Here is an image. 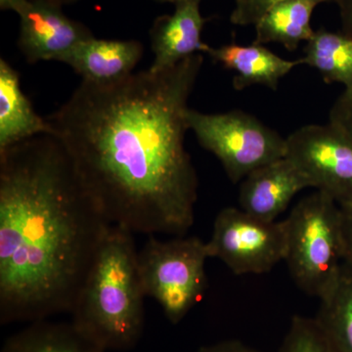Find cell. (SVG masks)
<instances>
[{
	"label": "cell",
	"instance_id": "5",
	"mask_svg": "<svg viewBox=\"0 0 352 352\" xmlns=\"http://www.w3.org/2000/svg\"><path fill=\"white\" fill-rule=\"evenodd\" d=\"M208 258L207 242L185 236L170 240L149 236L138 252L145 296L159 303L171 324L180 323L203 298Z\"/></svg>",
	"mask_w": 352,
	"mask_h": 352
},
{
	"label": "cell",
	"instance_id": "1",
	"mask_svg": "<svg viewBox=\"0 0 352 352\" xmlns=\"http://www.w3.org/2000/svg\"><path fill=\"white\" fill-rule=\"evenodd\" d=\"M203 54L120 82L82 80L46 118L78 182L111 226L182 237L195 221L198 176L185 147Z\"/></svg>",
	"mask_w": 352,
	"mask_h": 352
},
{
	"label": "cell",
	"instance_id": "4",
	"mask_svg": "<svg viewBox=\"0 0 352 352\" xmlns=\"http://www.w3.org/2000/svg\"><path fill=\"white\" fill-rule=\"evenodd\" d=\"M284 222L289 275L303 293L320 300L344 263L340 205L316 190L298 201Z\"/></svg>",
	"mask_w": 352,
	"mask_h": 352
},
{
	"label": "cell",
	"instance_id": "27",
	"mask_svg": "<svg viewBox=\"0 0 352 352\" xmlns=\"http://www.w3.org/2000/svg\"><path fill=\"white\" fill-rule=\"evenodd\" d=\"M57 1H59L60 3L63 6V4L73 3V2L76 1V0H57Z\"/></svg>",
	"mask_w": 352,
	"mask_h": 352
},
{
	"label": "cell",
	"instance_id": "14",
	"mask_svg": "<svg viewBox=\"0 0 352 352\" xmlns=\"http://www.w3.org/2000/svg\"><path fill=\"white\" fill-rule=\"evenodd\" d=\"M43 134H51L50 122L32 108L19 74L0 60V151Z\"/></svg>",
	"mask_w": 352,
	"mask_h": 352
},
{
	"label": "cell",
	"instance_id": "13",
	"mask_svg": "<svg viewBox=\"0 0 352 352\" xmlns=\"http://www.w3.org/2000/svg\"><path fill=\"white\" fill-rule=\"evenodd\" d=\"M215 63L235 72L233 87L243 90L252 85H263L276 90L280 80L295 67L303 64L302 59L289 61L278 56L261 44L241 45L236 43L212 48L208 53Z\"/></svg>",
	"mask_w": 352,
	"mask_h": 352
},
{
	"label": "cell",
	"instance_id": "3",
	"mask_svg": "<svg viewBox=\"0 0 352 352\" xmlns=\"http://www.w3.org/2000/svg\"><path fill=\"white\" fill-rule=\"evenodd\" d=\"M145 296L133 234L112 226L76 298L71 323L105 352L129 351L142 336Z\"/></svg>",
	"mask_w": 352,
	"mask_h": 352
},
{
	"label": "cell",
	"instance_id": "9",
	"mask_svg": "<svg viewBox=\"0 0 352 352\" xmlns=\"http://www.w3.org/2000/svg\"><path fill=\"white\" fill-rule=\"evenodd\" d=\"M20 19L19 45L29 63L58 61L94 34L69 19L57 0H23L16 8Z\"/></svg>",
	"mask_w": 352,
	"mask_h": 352
},
{
	"label": "cell",
	"instance_id": "10",
	"mask_svg": "<svg viewBox=\"0 0 352 352\" xmlns=\"http://www.w3.org/2000/svg\"><path fill=\"white\" fill-rule=\"evenodd\" d=\"M240 183L239 208L265 221H276L296 194L312 188L307 176L288 157L252 171Z\"/></svg>",
	"mask_w": 352,
	"mask_h": 352
},
{
	"label": "cell",
	"instance_id": "18",
	"mask_svg": "<svg viewBox=\"0 0 352 352\" xmlns=\"http://www.w3.org/2000/svg\"><path fill=\"white\" fill-rule=\"evenodd\" d=\"M303 64L316 69L324 82L352 87V38L344 32L319 29L305 48Z\"/></svg>",
	"mask_w": 352,
	"mask_h": 352
},
{
	"label": "cell",
	"instance_id": "23",
	"mask_svg": "<svg viewBox=\"0 0 352 352\" xmlns=\"http://www.w3.org/2000/svg\"><path fill=\"white\" fill-rule=\"evenodd\" d=\"M197 352H261L238 340H223L210 346H201Z\"/></svg>",
	"mask_w": 352,
	"mask_h": 352
},
{
	"label": "cell",
	"instance_id": "17",
	"mask_svg": "<svg viewBox=\"0 0 352 352\" xmlns=\"http://www.w3.org/2000/svg\"><path fill=\"white\" fill-rule=\"evenodd\" d=\"M1 352H105L78 332L73 324L32 322L6 340Z\"/></svg>",
	"mask_w": 352,
	"mask_h": 352
},
{
	"label": "cell",
	"instance_id": "12",
	"mask_svg": "<svg viewBox=\"0 0 352 352\" xmlns=\"http://www.w3.org/2000/svg\"><path fill=\"white\" fill-rule=\"evenodd\" d=\"M143 55L138 41L88 38L65 54L59 62L69 65L85 82L111 85L132 75Z\"/></svg>",
	"mask_w": 352,
	"mask_h": 352
},
{
	"label": "cell",
	"instance_id": "22",
	"mask_svg": "<svg viewBox=\"0 0 352 352\" xmlns=\"http://www.w3.org/2000/svg\"><path fill=\"white\" fill-rule=\"evenodd\" d=\"M344 263L352 268V203L340 205Z\"/></svg>",
	"mask_w": 352,
	"mask_h": 352
},
{
	"label": "cell",
	"instance_id": "19",
	"mask_svg": "<svg viewBox=\"0 0 352 352\" xmlns=\"http://www.w3.org/2000/svg\"><path fill=\"white\" fill-rule=\"evenodd\" d=\"M278 352H335L314 318L296 316Z\"/></svg>",
	"mask_w": 352,
	"mask_h": 352
},
{
	"label": "cell",
	"instance_id": "2",
	"mask_svg": "<svg viewBox=\"0 0 352 352\" xmlns=\"http://www.w3.org/2000/svg\"><path fill=\"white\" fill-rule=\"evenodd\" d=\"M111 226L54 136L0 151V323L71 314Z\"/></svg>",
	"mask_w": 352,
	"mask_h": 352
},
{
	"label": "cell",
	"instance_id": "11",
	"mask_svg": "<svg viewBox=\"0 0 352 352\" xmlns=\"http://www.w3.org/2000/svg\"><path fill=\"white\" fill-rule=\"evenodd\" d=\"M201 0H182L175 3L170 15L160 16L150 31L154 60L149 71L161 73L183 60L212 47L201 41V32L208 18L201 16Z\"/></svg>",
	"mask_w": 352,
	"mask_h": 352
},
{
	"label": "cell",
	"instance_id": "7",
	"mask_svg": "<svg viewBox=\"0 0 352 352\" xmlns=\"http://www.w3.org/2000/svg\"><path fill=\"white\" fill-rule=\"evenodd\" d=\"M287 234L284 220L265 221L240 208L217 214L210 239V258L222 261L234 274H264L284 261Z\"/></svg>",
	"mask_w": 352,
	"mask_h": 352
},
{
	"label": "cell",
	"instance_id": "24",
	"mask_svg": "<svg viewBox=\"0 0 352 352\" xmlns=\"http://www.w3.org/2000/svg\"><path fill=\"white\" fill-rule=\"evenodd\" d=\"M339 6L342 32L352 38V0H335Z\"/></svg>",
	"mask_w": 352,
	"mask_h": 352
},
{
	"label": "cell",
	"instance_id": "21",
	"mask_svg": "<svg viewBox=\"0 0 352 352\" xmlns=\"http://www.w3.org/2000/svg\"><path fill=\"white\" fill-rule=\"evenodd\" d=\"M329 122L352 136V87L346 88L333 103Z\"/></svg>",
	"mask_w": 352,
	"mask_h": 352
},
{
	"label": "cell",
	"instance_id": "20",
	"mask_svg": "<svg viewBox=\"0 0 352 352\" xmlns=\"http://www.w3.org/2000/svg\"><path fill=\"white\" fill-rule=\"evenodd\" d=\"M283 0H235L230 21L234 25H256L271 6ZM335 2V0H325Z\"/></svg>",
	"mask_w": 352,
	"mask_h": 352
},
{
	"label": "cell",
	"instance_id": "16",
	"mask_svg": "<svg viewBox=\"0 0 352 352\" xmlns=\"http://www.w3.org/2000/svg\"><path fill=\"white\" fill-rule=\"evenodd\" d=\"M314 317L335 352H352V268L344 263Z\"/></svg>",
	"mask_w": 352,
	"mask_h": 352
},
{
	"label": "cell",
	"instance_id": "25",
	"mask_svg": "<svg viewBox=\"0 0 352 352\" xmlns=\"http://www.w3.org/2000/svg\"><path fill=\"white\" fill-rule=\"evenodd\" d=\"M23 0H0L1 10H12L15 12L16 8L22 3Z\"/></svg>",
	"mask_w": 352,
	"mask_h": 352
},
{
	"label": "cell",
	"instance_id": "8",
	"mask_svg": "<svg viewBox=\"0 0 352 352\" xmlns=\"http://www.w3.org/2000/svg\"><path fill=\"white\" fill-rule=\"evenodd\" d=\"M286 141V157L307 176L312 188L339 205L352 203V136L328 122L302 126Z\"/></svg>",
	"mask_w": 352,
	"mask_h": 352
},
{
	"label": "cell",
	"instance_id": "15",
	"mask_svg": "<svg viewBox=\"0 0 352 352\" xmlns=\"http://www.w3.org/2000/svg\"><path fill=\"white\" fill-rule=\"evenodd\" d=\"M325 0H283L271 6L256 25L254 43H280L296 50L314 34L311 18L314 9Z\"/></svg>",
	"mask_w": 352,
	"mask_h": 352
},
{
	"label": "cell",
	"instance_id": "26",
	"mask_svg": "<svg viewBox=\"0 0 352 352\" xmlns=\"http://www.w3.org/2000/svg\"><path fill=\"white\" fill-rule=\"evenodd\" d=\"M155 1L157 2H170V3H177V2L182 1V0H155Z\"/></svg>",
	"mask_w": 352,
	"mask_h": 352
},
{
	"label": "cell",
	"instance_id": "6",
	"mask_svg": "<svg viewBox=\"0 0 352 352\" xmlns=\"http://www.w3.org/2000/svg\"><path fill=\"white\" fill-rule=\"evenodd\" d=\"M186 122L201 147L219 160L233 183L286 157V138L244 111L205 113L189 108Z\"/></svg>",
	"mask_w": 352,
	"mask_h": 352
}]
</instances>
